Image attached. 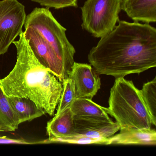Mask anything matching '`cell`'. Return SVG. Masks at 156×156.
Returning <instances> with one entry per match:
<instances>
[{"instance_id": "6da1fadb", "label": "cell", "mask_w": 156, "mask_h": 156, "mask_svg": "<svg viewBox=\"0 0 156 156\" xmlns=\"http://www.w3.org/2000/svg\"><path fill=\"white\" fill-rule=\"evenodd\" d=\"M88 62L99 74L115 78L156 66V29L149 23L119 21L89 51Z\"/></svg>"}, {"instance_id": "7a4b0ae2", "label": "cell", "mask_w": 156, "mask_h": 156, "mask_svg": "<svg viewBox=\"0 0 156 156\" xmlns=\"http://www.w3.org/2000/svg\"><path fill=\"white\" fill-rule=\"evenodd\" d=\"M13 44L17 62L6 77L0 79V87L7 97L25 98L52 116L62 92V83L37 60L23 31Z\"/></svg>"}, {"instance_id": "3957f363", "label": "cell", "mask_w": 156, "mask_h": 156, "mask_svg": "<svg viewBox=\"0 0 156 156\" xmlns=\"http://www.w3.org/2000/svg\"><path fill=\"white\" fill-rule=\"evenodd\" d=\"M108 115L114 117L120 128H151L152 121L141 98L140 91L132 81L115 78L110 91Z\"/></svg>"}, {"instance_id": "277c9868", "label": "cell", "mask_w": 156, "mask_h": 156, "mask_svg": "<svg viewBox=\"0 0 156 156\" xmlns=\"http://www.w3.org/2000/svg\"><path fill=\"white\" fill-rule=\"evenodd\" d=\"M24 26L31 27L40 34L70 73L75 62L76 50L67 39L66 29L56 20L49 8H35L26 16Z\"/></svg>"}, {"instance_id": "5b68a950", "label": "cell", "mask_w": 156, "mask_h": 156, "mask_svg": "<svg viewBox=\"0 0 156 156\" xmlns=\"http://www.w3.org/2000/svg\"><path fill=\"white\" fill-rule=\"evenodd\" d=\"M121 0H87L82 10V28L95 38L111 32L119 21Z\"/></svg>"}, {"instance_id": "8992f818", "label": "cell", "mask_w": 156, "mask_h": 156, "mask_svg": "<svg viewBox=\"0 0 156 156\" xmlns=\"http://www.w3.org/2000/svg\"><path fill=\"white\" fill-rule=\"evenodd\" d=\"M26 16L25 7L18 0L0 1V55L22 32Z\"/></svg>"}, {"instance_id": "52a82bcc", "label": "cell", "mask_w": 156, "mask_h": 156, "mask_svg": "<svg viewBox=\"0 0 156 156\" xmlns=\"http://www.w3.org/2000/svg\"><path fill=\"white\" fill-rule=\"evenodd\" d=\"M25 38L37 60L62 83L69 73L51 47L40 34L31 27H24Z\"/></svg>"}, {"instance_id": "ba28073f", "label": "cell", "mask_w": 156, "mask_h": 156, "mask_svg": "<svg viewBox=\"0 0 156 156\" xmlns=\"http://www.w3.org/2000/svg\"><path fill=\"white\" fill-rule=\"evenodd\" d=\"M91 65L75 62L68 74L76 98L92 99L101 87V79Z\"/></svg>"}, {"instance_id": "9c48e42d", "label": "cell", "mask_w": 156, "mask_h": 156, "mask_svg": "<svg viewBox=\"0 0 156 156\" xmlns=\"http://www.w3.org/2000/svg\"><path fill=\"white\" fill-rule=\"evenodd\" d=\"M74 133L97 138H109L120 129L116 122L101 118L74 115Z\"/></svg>"}, {"instance_id": "30bf717a", "label": "cell", "mask_w": 156, "mask_h": 156, "mask_svg": "<svg viewBox=\"0 0 156 156\" xmlns=\"http://www.w3.org/2000/svg\"><path fill=\"white\" fill-rule=\"evenodd\" d=\"M119 130V133L108 139L107 145H156V131L154 129L124 127Z\"/></svg>"}, {"instance_id": "8fae6325", "label": "cell", "mask_w": 156, "mask_h": 156, "mask_svg": "<svg viewBox=\"0 0 156 156\" xmlns=\"http://www.w3.org/2000/svg\"><path fill=\"white\" fill-rule=\"evenodd\" d=\"M121 9L135 22H156V0H121Z\"/></svg>"}, {"instance_id": "7c38bea8", "label": "cell", "mask_w": 156, "mask_h": 156, "mask_svg": "<svg viewBox=\"0 0 156 156\" xmlns=\"http://www.w3.org/2000/svg\"><path fill=\"white\" fill-rule=\"evenodd\" d=\"M74 115L68 108L55 116L47 122L46 132L49 138L44 143H50L54 140L74 133Z\"/></svg>"}, {"instance_id": "4fadbf2b", "label": "cell", "mask_w": 156, "mask_h": 156, "mask_svg": "<svg viewBox=\"0 0 156 156\" xmlns=\"http://www.w3.org/2000/svg\"><path fill=\"white\" fill-rule=\"evenodd\" d=\"M20 124L30 121L46 114L32 100L25 98L7 97Z\"/></svg>"}, {"instance_id": "5bb4252c", "label": "cell", "mask_w": 156, "mask_h": 156, "mask_svg": "<svg viewBox=\"0 0 156 156\" xmlns=\"http://www.w3.org/2000/svg\"><path fill=\"white\" fill-rule=\"evenodd\" d=\"M70 108L74 115L96 117L112 120L105 108L96 104L92 99L76 98Z\"/></svg>"}, {"instance_id": "9a60e30c", "label": "cell", "mask_w": 156, "mask_h": 156, "mask_svg": "<svg viewBox=\"0 0 156 156\" xmlns=\"http://www.w3.org/2000/svg\"><path fill=\"white\" fill-rule=\"evenodd\" d=\"M20 125L7 97L0 87V132L15 131Z\"/></svg>"}, {"instance_id": "2e32d148", "label": "cell", "mask_w": 156, "mask_h": 156, "mask_svg": "<svg viewBox=\"0 0 156 156\" xmlns=\"http://www.w3.org/2000/svg\"><path fill=\"white\" fill-rule=\"evenodd\" d=\"M143 103L150 116L152 125H156V77L145 83L140 90Z\"/></svg>"}, {"instance_id": "e0dca14e", "label": "cell", "mask_w": 156, "mask_h": 156, "mask_svg": "<svg viewBox=\"0 0 156 156\" xmlns=\"http://www.w3.org/2000/svg\"><path fill=\"white\" fill-rule=\"evenodd\" d=\"M76 98L73 83L72 79L68 77L62 82V92L55 115L60 114L68 108L71 107Z\"/></svg>"}, {"instance_id": "ac0fdd59", "label": "cell", "mask_w": 156, "mask_h": 156, "mask_svg": "<svg viewBox=\"0 0 156 156\" xmlns=\"http://www.w3.org/2000/svg\"><path fill=\"white\" fill-rule=\"evenodd\" d=\"M107 142L108 139L93 138L84 135L74 133L72 135L61 137L54 140L51 143H69L81 145L99 144L107 145Z\"/></svg>"}, {"instance_id": "d6986e66", "label": "cell", "mask_w": 156, "mask_h": 156, "mask_svg": "<svg viewBox=\"0 0 156 156\" xmlns=\"http://www.w3.org/2000/svg\"><path fill=\"white\" fill-rule=\"evenodd\" d=\"M47 8L56 9L68 7H77V0H31Z\"/></svg>"}, {"instance_id": "ffe728a7", "label": "cell", "mask_w": 156, "mask_h": 156, "mask_svg": "<svg viewBox=\"0 0 156 156\" xmlns=\"http://www.w3.org/2000/svg\"><path fill=\"white\" fill-rule=\"evenodd\" d=\"M38 142H28L23 139H13L6 136H0V144H33Z\"/></svg>"}]
</instances>
